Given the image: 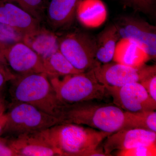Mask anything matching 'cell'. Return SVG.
Returning <instances> with one entry per match:
<instances>
[{"mask_svg":"<svg viewBox=\"0 0 156 156\" xmlns=\"http://www.w3.org/2000/svg\"><path fill=\"white\" fill-rule=\"evenodd\" d=\"M6 114L7 123L2 134L8 136L40 132L60 124L58 118L23 102L12 101Z\"/></svg>","mask_w":156,"mask_h":156,"instance_id":"5","label":"cell"},{"mask_svg":"<svg viewBox=\"0 0 156 156\" xmlns=\"http://www.w3.org/2000/svg\"><path fill=\"white\" fill-rule=\"evenodd\" d=\"M126 112L128 128H142L156 132L155 111Z\"/></svg>","mask_w":156,"mask_h":156,"instance_id":"20","label":"cell"},{"mask_svg":"<svg viewBox=\"0 0 156 156\" xmlns=\"http://www.w3.org/2000/svg\"><path fill=\"white\" fill-rule=\"evenodd\" d=\"M22 41L43 58L59 50L58 37L53 32L43 27L23 36Z\"/></svg>","mask_w":156,"mask_h":156,"instance_id":"14","label":"cell"},{"mask_svg":"<svg viewBox=\"0 0 156 156\" xmlns=\"http://www.w3.org/2000/svg\"><path fill=\"white\" fill-rule=\"evenodd\" d=\"M38 132L59 156H90L112 134L72 123H61Z\"/></svg>","mask_w":156,"mask_h":156,"instance_id":"1","label":"cell"},{"mask_svg":"<svg viewBox=\"0 0 156 156\" xmlns=\"http://www.w3.org/2000/svg\"><path fill=\"white\" fill-rule=\"evenodd\" d=\"M76 16L85 27L95 28L106 20V7L101 0H81L76 10Z\"/></svg>","mask_w":156,"mask_h":156,"instance_id":"16","label":"cell"},{"mask_svg":"<svg viewBox=\"0 0 156 156\" xmlns=\"http://www.w3.org/2000/svg\"><path fill=\"white\" fill-rule=\"evenodd\" d=\"M0 56L17 75L42 73L50 76L43 58L22 41H0Z\"/></svg>","mask_w":156,"mask_h":156,"instance_id":"7","label":"cell"},{"mask_svg":"<svg viewBox=\"0 0 156 156\" xmlns=\"http://www.w3.org/2000/svg\"><path fill=\"white\" fill-rule=\"evenodd\" d=\"M134 9L144 13L151 11L155 0H123Z\"/></svg>","mask_w":156,"mask_h":156,"instance_id":"24","label":"cell"},{"mask_svg":"<svg viewBox=\"0 0 156 156\" xmlns=\"http://www.w3.org/2000/svg\"><path fill=\"white\" fill-rule=\"evenodd\" d=\"M0 23L21 35L32 33L41 27L40 21L19 7L0 0Z\"/></svg>","mask_w":156,"mask_h":156,"instance_id":"12","label":"cell"},{"mask_svg":"<svg viewBox=\"0 0 156 156\" xmlns=\"http://www.w3.org/2000/svg\"><path fill=\"white\" fill-rule=\"evenodd\" d=\"M7 137L9 145L17 156H58L38 132Z\"/></svg>","mask_w":156,"mask_h":156,"instance_id":"13","label":"cell"},{"mask_svg":"<svg viewBox=\"0 0 156 156\" xmlns=\"http://www.w3.org/2000/svg\"><path fill=\"white\" fill-rule=\"evenodd\" d=\"M12 3L30 14L40 21L41 17L44 0H2Z\"/></svg>","mask_w":156,"mask_h":156,"instance_id":"21","label":"cell"},{"mask_svg":"<svg viewBox=\"0 0 156 156\" xmlns=\"http://www.w3.org/2000/svg\"><path fill=\"white\" fill-rule=\"evenodd\" d=\"M0 156H17L9 145L7 137L0 136Z\"/></svg>","mask_w":156,"mask_h":156,"instance_id":"27","label":"cell"},{"mask_svg":"<svg viewBox=\"0 0 156 156\" xmlns=\"http://www.w3.org/2000/svg\"><path fill=\"white\" fill-rule=\"evenodd\" d=\"M114 104L126 111H156V101L148 94L140 83L126 84L121 87H105Z\"/></svg>","mask_w":156,"mask_h":156,"instance_id":"10","label":"cell"},{"mask_svg":"<svg viewBox=\"0 0 156 156\" xmlns=\"http://www.w3.org/2000/svg\"><path fill=\"white\" fill-rule=\"evenodd\" d=\"M140 83L146 90L148 94L156 101V74L148 77L141 81Z\"/></svg>","mask_w":156,"mask_h":156,"instance_id":"26","label":"cell"},{"mask_svg":"<svg viewBox=\"0 0 156 156\" xmlns=\"http://www.w3.org/2000/svg\"><path fill=\"white\" fill-rule=\"evenodd\" d=\"M149 57L145 51L135 43L121 39L117 43L113 59L115 62L134 68L141 67Z\"/></svg>","mask_w":156,"mask_h":156,"instance_id":"17","label":"cell"},{"mask_svg":"<svg viewBox=\"0 0 156 156\" xmlns=\"http://www.w3.org/2000/svg\"><path fill=\"white\" fill-rule=\"evenodd\" d=\"M156 143L152 145L140 146L127 150L119 151L117 156H155Z\"/></svg>","mask_w":156,"mask_h":156,"instance_id":"22","label":"cell"},{"mask_svg":"<svg viewBox=\"0 0 156 156\" xmlns=\"http://www.w3.org/2000/svg\"><path fill=\"white\" fill-rule=\"evenodd\" d=\"M6 110V105L3 98L0 96V113L5 112Z\"/></svg>","mask_w":156,"mask_h":156,"instance_id":"29","label":"cell"},{"mask_svg":"<svg viewBox=\"0 0 156 156\" xmlns=\"http://www.w3.org/2000/svg\"><path fill=\"white\" fill-rule=\"evenodd\" d=\"M49 77L57 98L62 104L102 100L108 95L105 86L97 80L92 70L62 78Z\"/></svg>","mask_w":156,"mask_h":156,"instance_id":"4","label":"cell"},{"mask_svg":"<svg viewBox=\"0 0 156 156\" xmlns=\"http://www.w3.org/2000/svg\"><path fill=\"white\" fill-rule=\"evenodd\" d=\"M120 39L115 24L107 26L95 37V58L102 64L113 59L117 43Z\"/></svg>","mask_w":156,"mask_h":156,"instance_id":"18","label":"cell"},{"mask_svg":"<svg viewBox=\"0 0 156 156\" xmlns=\"http://www.w3.org/2000/svg\"><path fill=\"white\" fill-rule=\"evenodd\" d=\"M43 61L50 74L49 77H61L83 73L74 67L59 50L49 57L43 58Z\"/></svg>","mask_w":156,"mask_h":156,"instance_id":"19","label":"cell"},{"mask_svg":"<svg viewBox=\"0 0 156 156\" xmlns=\"http://www.w3.org/2000/svg\"><path fill=\"white\" fill-rule=\"evenodd\" d=\"M23 36L8 26L0 23V41L11 43L22 41Z\"/></svg>","mask_w":156,"mask_h":156,"instance_id":"23","label":"cell"},{"mask_svg":"<svg viewBox=\"0 0 156 156\" xmlns=\"http://www.w3.org/2000/svg\"><path fill=\"white\" fill-rule=\"evenodd\" d=\"M0 62H2L4 64L6 65V63L5 61V59H4L1 56H0Z\"/></svg>","mask_w":156,"mask_h":156,"instance_id":"30","label":"cell"},{"mask_svg":"<svg viewBox=\"0 0 156 156\" xmlns=\"http://www.w3.org/2000/svg\"><path fill=\"white\" fill-rule=\"evenodd\" d=\"M115 26L120 39L135 43L143 49L150 59L156 56V28L143 20L124 16L117 21Z\"/></svg>","mask_w":156,"mask_h":156,"instance_id":"9","label":"cell"},{"mask_svg":"<svg viewBox=\"0 0 156 156\" xmlns=\"http://www.w3.org/2000/svg\"><path fill=\"white\" fill-rule=\"evenodd\" d=\"M11 82L12 101L28 104L58 119L63 104L57 98L49 76L42 73L16 75Z\"/></svg>","mask_w":156,"mask_h":156,"instance_id":"3","label":"cell"},{"mask_svg":"<svg viewBox=\"0 0 156 156\" xmlns=\"http://www.w3.org/2000/svg\"><path fill=\"white\" fill-rule=\"evenodd\" d=\"M81 0H51L47 10V19L54 28L70 24L76 16V10Z\"/></svg>","mask_w":156,"mask_h":156,"instance_id":"15","label":"cell"},{"mask_svg":"<svg viewBox=\"0 0 156 156\" xmlns=\"http://www.w3.org/2000/svg\"><path fill=\"white\" fill-rule=\"evenodd\" d=\"M59 50L77 69L82 72L94 69L101 64L95 58V37L82 31H76L58 38Z\"/></svg>","mask_w":156,"mask_h":156,"instance_id":"6","label":"cell"},{"mask_svg":"<svg viewBox=\"0 0 156 156\" xmlns=\"http://www.w3.org/2000/svg\"><path fill=\"white\" fill-rule=\"evenodd\" d=\"M5 65L0 62V94L7 82L12 81L16 77V75L13 73Z\"/></svg>","mask_w":156,"mask_h":156,"instance_id":"25","label":"cell"},{"mask_svg":"<svg viewBox=\"0 0 156 156\" xmlns=\"http://www.w3.org/2000/svg\"><path fill=\"white\" fill-rule=\"evenodd\" d=\"M7 122V115L6 113L3 112L0 113V136H1L2 134Z\"/></svg>","mask_w":156,"mask_h":156,"instance_id":"28","label":"cell"},{"mask_svg":"<svg viewBox=\"0 0 156 156\" xmlns=\"http://www.w3.org/2000/svg\"><path fill=\"white\" fill-rule=\"evenodd\" d=\"M92 70L97 80L105 87H121L131 83H140L156 73L155 65L144 64L134 68L117 62H109L101 64Z\"/></svg>","mask_w":156,"mask_h":156,"instance_id":"8","label":"cell"},{"mask_svg":"<svg viewBox=\"0 0 156 156\" xmlns=\"http://www.w3.org/2000/svg\"><path fill=\"white\" fill-rule=\"evenodd\" d=\"M105 139L103 150L106 156H112L114 151L127 150L156 144V132L142 128H124Z\"/></svg>","mask_w":156,"mask_h":156,"instance_id":"11","label":"cell"},{"mask_svg":"<svg viewBox=\"0 0 156 156\" xmlns=\"http://www.w3.org/2000/svg\"><path fill=\"white\" fill-rule=\"evenodd\" d=\"M58 119L61 123H72L112 134L128 128L126 111L114 104L91 101L62 105Z\"/></svg>","mask_w":156,"mask_h":156,"instance_id":"2","label":"cell"}]
</instances>
